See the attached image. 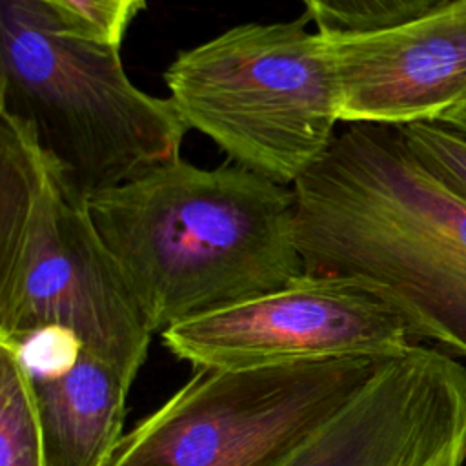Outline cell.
<instances>
[{"label":"cell","mask_w":466,"mask_h":466,"mask_svg":"<svg viewBox=\"0 0 466 466\" xmlns=\"http://www.w3.org/2000/svg\"><path fill=\"white\" fill-rule=\"evenodd\" d=\"M131 384L76 348L67 364L35 373L47 466H104L120 441Z\"/></svg>","instance_id":"30bf717a"},{"label":"cell","mask_w":466,"mask_h":466,"mask_svg":"<svg viewBox=\"0 0 466 466\" xmlns=\"http://www.w3.org/2000/svg\"><path fill=\"white\" fill-rule=\"evenodd\" d=\"M0 466H47L35 391L24 346L0 337Z\"/></svg>","instance_id":"8fae6325"},{"label":"cell","mask_w":466,"mask_h":466,"mask_svg":"<svg viewBox=\"0 0 466 466\" xmlns=\"http://www.w3.org/2000/svg\"><path fill=\"white\" fill-rule=\"evenodd\" d=\"M395 127L415 157L466 200V140L433 120H419Z\"/></svg>","instance_id":"5bb4252c"},{"label":"cell","mask_w":466,"mask_h":466,"mask_svg":"<svg viewBox=\"0 0 466 466\" xmlns=\"http://www.w3.org/2000/svg\"><path fill=\"white\" fill-rule=\"evenodd\" d=\"M95 226L151 333L306 273L293 189L235 162L182 157L87 195Z\"/></svg>","instance_id":"7a4b0ae2"},{"label":"cell","mask_w":466,"mask_h":466,"mask_svg":"<svg viewBox=\"0 0 466 466\" xmlns=\"http://www.w3.org/2000/svg\"><path fill=\"white\" fill-rule=\"evenodd\" d=\"M433 122H441L444 127H448L451 133L459 135L462 140H466V104H461L457 107H453L451 111H448L442 118L433 120Z\"/></svg>","instance_id":"9a60e30c"},{"label":"cell","mask_w":466,"mask_h":466,"mask_svg":"<svg viewBox=\"0 0 466 466\" xmlns=\"http://www.w3.org/2000/svg\"><path fill=\"white\" fill-rule=\"evenodd\" d=\"M58 329L133 384L151 340L84 193L0 113V337Z\"/></svg>","instance_id":"3957f363"},{"label":"cell","mask_w":466,"mask_h":466,"mask_svg":"<svg viewBox=\"0 0 466 466\" xmlns=\"http://www.w3.org/2000/svg\"><path fill=\"white\" fill-rule=\"evenodd\" d=\"M319 29L370 31L424 15L450 0H300Z\"/></svg>","instance_id":"7c38bea8"},{"label":"cell","mask_w":466,"mask_h":466,"mask_svg":"<svg viewBox=\"0 0 466 466\" xmlns=\"http://www.w3.org/2000/svg\"><path fill=\"white\" fill-rule=\"evenodd\" d=\"M0 113L87 195L180 157L187 133L169 98L129 80L120 47L69 33L40 0H0Z\"/></svg>","instance_id":"277c9868"},{"label":"cell","mask_w":466,"mask_h":466,"mask_svg":"<svg viewBox=\"0 0 466 466\" xmlns=\"http://www.w3.org/2000/svg\"><path fill=\"white\" fill-rule=\"evenodd\" d=\"M320 31L339 86L340 122L402 126L439 120L466 104V0L388 27Z\"/></svg>","instance_id":"9c48e42d"},{"label":"cell","mask_w":466,"mask_h":466,"mask_svg":"<svg viewBox=\"0 0 466 466\" xmlns=\"http://www.w3.org/2000/svg\"><path fill=\"white\" fill-rule=\"evenodd\" d=\"M309 15L248 22L180 51L164 71L180 120L231 162L293 186L335 140L339 86Z\"/></svg>","instance_id":"5b68a950"},{"label":"cell","mask_w":466,"mask_h":466,"mask_svg":"<svg viewBox=\"0 0 466 466\" xmlns=\"http://www.w3.org/2000/svg\"><path fill=\"white\" fill-rule=\"evenodd\" d=\"M291 189L308 273L353 280L466 359V200L395 126L346 124Z\"/></svg>","instance_id":"6da1fadb"},{"label":"cell","mask_w":466,"mask_h":466,"mask_svg":"<svg viewBox=\"0 0 466 466\" xmlns=\"http://www.w3.org/2000/svg\"><path fill=\"white\" fill-rule=\"evenodd\" d=\"M391 359L195 370L124 433L104 466H277Z\"/></svg>","instance_id":"8992f818"},{"label":"cell","mask_w":466,"mask_h":466,"mask_svg":"<svg viewBox=\"0 0 466 466\" xmlns=\"http://www.w3.org/2000/svg\"><path fill=\"white\" fill-rule=\"evenodd\" d=\"M160 337L195 370L395 359L413 346L402 319L380 299L350 279L308 271L280 289L177 322Z\"/></svg>","instance_id":"52a82bcc"},{"label":"cell","mask_w":466,"mask_h":466,"mask_svg":"<svg viewBox=\"0 0 466 466\" xmlns=\"http://www.w3.org/2000/svg\"><path fill=\"white\" fill-rule=\"evenodd\" d=\"M466 368L413 344L277 466H462Z\"/></svg>","instance_id":"ba28073f"},{"label":"cell","mask_w":466,"mask_h":466,"mask_svg":"<svg viewBox=\"0 0 466 466\" xmlns=\"http://www.w3.org/2000/svg\"><path fill=\"white\" fill-rule=\"evenodd\" d=\"M69 33L120 47L147 0H40Z\"/></svg>","instance_id":"4fadbf2b"}]
</instances>
